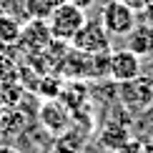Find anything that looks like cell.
<instances>
[{"mask_svg": "<svg viewBox=\"0 0 153 153\" xmlns=\"http://www.w3.org/2000/svg\"><path fill=\"white\" fill-rule=\"evenodd\" d=\"M3 113H5V105H3V103H0V116H3Z\"/></svg>", "mask_w": 153, "mask_h": 153, "instance_id": "cell-25", "label": "cell"}, {"mask_svg": "<svg viewBox=\"0 0 153 153\" xmlns=\"http://www.w3.org/2000/svg\"><path fill=\"white\" fill-rule=\"evenodd\" d=\"M118 103L131 113L138 116L148 105H153V75H136L133 80L118 83Z\"/></svg>", "mask_w": 153, "mask_h": 153, "instance_id": "cell-1", "label": "cell"}, {"mask_svg": "<svg viewBox=\"0 0 153 153\" xmlns=\"http://www.w3.org/2000/svg\"><path fill=\"white\" fill-rule=\"evenodd\" d=\"M3 13H5V10H3V5H0V15H3Z\"/></svg>", "mask_w": 153, "mask_h": 153, "instance_id": "cell-27", "label": "cell"}, {"mask_svg": "<svg viewBox=\"0 0 153 153\" xmlns=\"http://www.w3.org/2000/svg\"><path fill=\"white\" fill-rule=\"evenodd\" d=\"M53 40L50 35V28H48V20H28V25H23L20 30V38H18V45H20L25 53H38Z\"/></svg>", "mask_w": 153, "mask_h": 153, "instance_id": "cell-8", "label": "cell"}, {"mask_svg": "<svg viewBox=\"0 0 153 153\" xmlns=\"http://www.w3.org/2000/svg\"><path fill=\"white\" fill-rule=\"evenodd\" d=\"M18 60L13 53V45H3L0 43V80H18Z\"/></svg>", "mask_w": 153, "mask_h": 153, "instance_id": "cell-13", "label": "cell"}, {"mask_svg": "<svg viewBox=\"0 0 153 153\" xmlns=\"http://www.w3.org/2000/svg\"><path fill=\"white\" fill-rule=\"evenodd\" d=\"M131 126H133V116L108 118L105 123H103V128H100V136H98L100 146L108 148V151H113V153H116L118 148H123V146L133 138Z\"/></svg>", "mask_w": 153, "mask_h": 153, "instance_id": "cell-6", "label": "cell"}, {"mask_svg": "<svg viewBox=\"0 0 153 153\" xmlns=\"http://www.w3.org/2000/svg\"><path fill=\"white\" fill-rule=\"evenodd\" d=\"M23 98V83L20 80H0V103L8 108H18Z\"/></svg>", "mask_w": 153, "mask_h": 153, "instance_id": "cell-15", "label": "cell"}, {"mask_svg": "<svg viewBox=\"0 0 153 153\" xmlns=\"http://www.w3.org/2000/svg\"><path fill=\"white\" fill-rule=\"evenodd\" d=\"M63 3H68V0H50V5H53V8H58V5H63Z\"/></svg>", "mask_w": 153, "mask_h": 153, "instance_id": "cell-24", "label": "cell"}, {"mask_svg": "<svg viewBox=\"0 0 153 153\" xmlns=\"http://www.w3.org/2000/svg\"><path fill=\"white\" fill-rule=\"evenodd\" d=\"M116 153H148V146H146L143 141H138V138H136V136H133V138H131V141H128V143H126V146H123V148H118Z\"/></svg>", "mask_w": 153, "mask_h": 153, "instance_id": "cell-18", "label": "cell"}, {"mask_svg": "<svg viewBox=\"0 0 153 153\" xmlns=\"http://www.w3.org/2000/svg\"><path fill=\"white\" fill-rule=\"evenodd\" d=\"M100 25L108 30V35H128L138 25V13L118 0H111L100 10Z\"/></svg>", "mask_w": 153, "mask_h": 153, "instance_id": "cell-4", "label": "cell"}, {"mask_svg": "<svg viewBox=\"0 0 153 153\" xmlns=\"http://www.w3.org/2000/svg\"><path fill=\"white\" fill-rule=\"evenodd\" d=\"M146 146H148V143H146ZM148 153H153V148H151V146H148Z\"/></svg>", "mask_w": 153, "mask_h": 153, "instance_id": "cell-26", "label": "cell"}, {"mask_svg": "<svg viewBox=\"0 0 153 153\" xmlns=\"http://www.w3.org/2000/svg\"><path fill=\"white\" fill-rule=\"evenodd\" d=\"M88 98H91V91H88V85L83 80H68V83H63L60 95H58V100L71 113H80L83 108H85Z\"/></svg>", "mask_w": 153, "mask_h": 153, "instance_id": "cell-9", "label": "cell"}, {"mask_svg": "<svg viewBox=\"0 0 153 153\" xmlns=\"http://www.w3.org/2000/svg\"><path fill=\"white\" fill-rule=\"evenodd\" d=\"M0 153H20L13 143H0Z\"/></svg>", "mask_w": 153, "mask_h": 153, "instance_id": "cell-22", "label": "cell"}, {"mask_svg": "<svg viewBox=\"0 0 153 153\" xmlns=\"http://www.w3.org/2000/svg\"><path fill=\"white\" fill-rule=\"evenodd\" d=\"M23 10L30 20H48L50 13L55 8L50 5V0H25L23 3Z\"/></svg>", "mask_w": 153, "mask_h": 153, "instance_id": "cell-16", "label": "cell"}, {"mask_svg": "<svg viewBox=\"0 0 153 153\" xmlns=\"http://www.w3.org/2000/svg\"><path fill=\"white\" fill-rule=\"evenodd\" d=\"M68 3H73L75 8H80V10H88V8H93L98 0H68Z\"/></svg>", "mask_w": 153, "mask_h": 153, "instance_id": "cell-20", "label": "cell"}, {"mask_svg": "<svg viewBox=\"0 0 153 153\" xmlns=\"http://www.w3.org/2000/svg\"><path fill=\"white\" fill-rule=\"evenodd\" d=\"M48 153H78V151H71V148H65L63 143L55 141V146H53V148H48Z\"/></svg>", "mask_w": 153, "mask_h": 153, "instance_id": "cell-21", "label": "cell"}, {"mask_svg": "<svg viewBox=\"0 0 153 153\" xmlns=\"http://www.w3.org/2000/svg\"><path fill=\"white\" fill-rule=\"evenodd\" d=\"M85 20H88V18H85V10L75 8L73 3H63V5H58V8L50 13L48 28H50V35H53L55 40L71 43L73 35L83 28V23H85Z\"/></svg>", "mask_w": 153, "mask_h": 153, "instance_id": "cell-2", "label": "cell"}, {"mask_svg": "<svg viewBox=\"0 0 153 153\" xmlns=\"http://www.w3.org/2000/svg\"><path fill=\"white\" fill-rule=\"evenodd\" d=\"M126 48L131 53L141 55H151L153 53V25L151 23H138L136 28L126 35Z\"/></svg>", "mask_w": 153, "mask_h": 153, "instance_id": "cell-10", "label": "cell"}, {"mask_svg": "<svg viewBox=\"0 0 153 153\" xmlns=\"http://www.w3.org/2000/svg\"><path fill=\"white\" fill-rule=\"evenodd\" d=\"M108 75H111L113 83L133 80L136 75H141V58H138L136 53H131L128 48L111 50V58H108Z\"/></svg>", "mask_w": 153, "mask_h": 153, "instance_id": "cell-7", "label": "cell"}, {"mask_svg": "<svg viewBox=\"0 0 153 153\" xmlns=\"http://www.w3.org/2000/svg\"><path fill=\"white\" fill-rule=\"evenodd\" d=\"M20 30H23V25L13 15H8V13L0 15V43H3V45H18Z\"/></svg>", "mask_w": 153, "mask_h": 153, "instance_id": "cell-14", "label": "cell"}, {"mask_svg": "<svg viewBox=\"0 0 153 153\" xmlns=\"http://www.w3.org/2000/svg\"><path fill=\"white\" fill-rule=\"evenodd\" d=\"M146 15L153 20V0H148V8H146Z\"/></svg>", "mask_w": 153, "mask_h": 153, "instance_id": "cell-23", "label": "cell"}, {"mask_svg": "<svg viewBox=\"0 0 153 153\" xmlns=\"http://www.w3.org/2000/svg\"><path fill=\"white\" fill-rule=\"evenodd\" d=\"M60 88H63V80L58 78V75H48V73H45L40 80H38L35 91L48 100V98H58V95H60Z\"/></svg>", "mask_w": 153, "mask_h": 153, "instance_id": "cell-17", "label": "cell"}, {"mask_svg": "<svg viewBox=\"0 0 153 153\" xmlns=\"http://www.w3.org/2000/svg\"><path fill=\"white\" fill-rule=\"evenodd\" d=\"M71 48L83 50V53H91V55H108L111 53V35L100 23L95 20H85L83 28L73 35Z\"/></svg>", "mask_w": 153, "mask_h": 153, "instance_id": "cell-3", "label": "cell"}, {"mask_svg": "<svg viewBox=\"0 0 153 153\" xmlns=\"http://www.w3.org/2000/svg\"><path fill=\"white\" fill-rule=\"evenodd\" d=\"M118 3L128 5V8L136 10V13H146V8H148V0H118Z\"/></svg>", "mask_w": 153, "mask_h": 153, "instance_id": "cell-19", "label": "cell"}, {"mask_svg": "<svg viewBox=\"0 0 153 153\" xmlns=\"http://www.w3.org/2000/svg\"><path fill=\"white\" fill-rule=\"evenodd\" d=\"M131 131L136 133L138 141L143 143H153V105H148L146 111H141L138 116H133V126Z\"/></svg>", "mask_w": 153, "mask_h": 153, "instance_id": "cell-12", "label": "cell"}, {"mask_svg": "<svg viewBox=\"0 0 153 153\" xmlns=\"http://www.w3.org/2000/svg\"><path fill=\"white\" fill-rule=\"evenodd\" d=\"M38 120H40V126L50 133V136L58 138V136H63V133L71 128L73 113L68 111L58 98H48V100L40 103V108H38Z\"/></svg>", "mask_w": 153, "mask_h": 153, "instance_id": "cell-5", "label": "cell"}, {"mask_svg": "<svg viewBox=\"0 0 153 153\" xmlns=\"http://www.w3.org/2000/svg\"><path fill=\"white\" fill-rule=\"evenodd\" d=\"M28 128V118L18 108H8L0 116V143H10L13 138L23 136V131Z\"/></svg>", "mask_w": 153, "mask_h": 153, "instance_id": "cell-11", "label": "cell"}]
</instances>
